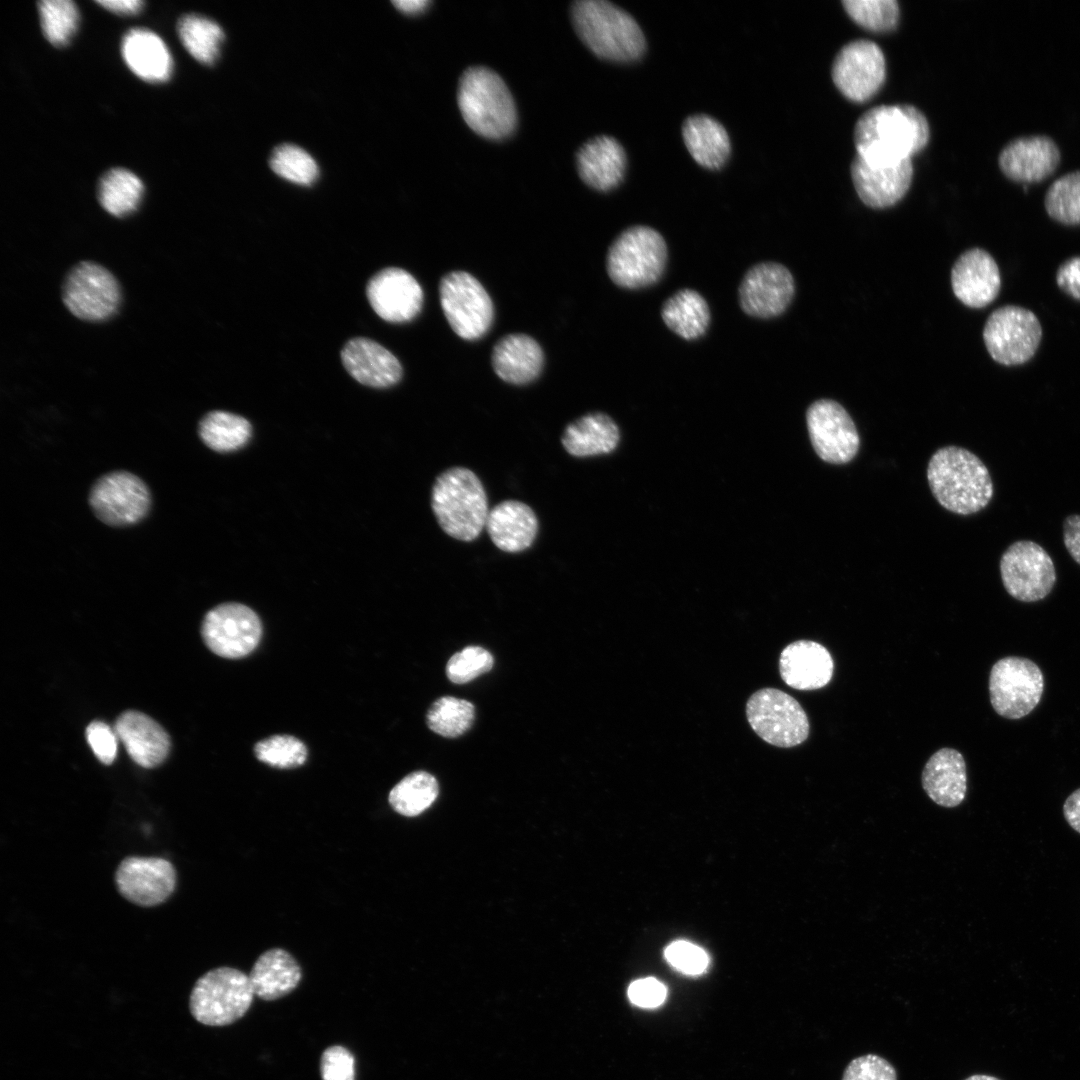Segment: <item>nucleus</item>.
<instances>
[{
    "label": "nucleus",
    "instance_id": "nucleus-1",
    "mask_svg": "<svg viewBox=\"0 0 1080 1080\" xmlns=\"http://www.w3.org/2000/svg\"><path fill=\"white\" fill-rule=\"evenodd\" d=\"M929 136L928 121L915 106H876L856 122V155L873 166L894 165L912 159L927 145Z\"/></svg>",
    "mask_w": 1080,
    "mask_h": 1080
},
{
    "label": "nucleus",
    "instance_id": "nucleus-2",
    "mask_svg": "<svg viewBox=\"0 0 1080 1080\" xmlns=\"http://www.w3.org/2000/svg\"><path fill=\"white\" fill-rule=\"evenodd\" d=\"M927 479L939 504L960 515L981 511L989 504L994 493L986 465L978 456L962 447L938 449L929 460Z\"/></svg>",
    "mask_w": 1080,
    "mask_h": 1080
},
{
    "label": "nucleus",
    "instance_id": "nucleus-3",
    "mask_svg": "<svg viewBox=\"0 0 1080 1080\" xmlns=\"http://www.w3.org/2000/svg\"><path fill=\"white\" fill-rule=\"evenodd\" d=\"M431 508L440 528L464 542L475 540L486 525L488 500L481 480L470 469L454 466L441 472L431 490Z\"/></svg>",
    "mask_w": 1080,
    "mask_h": 1080
},
{
    "label": "nucleus",
    "instance_id": "nucleus-4",
    "mask_svg": "<svg viewBox=\"0 0 1080 1080\" xmlns=\"http://www.w3.org/2000/svg\"><path fill=\"white\" fill-rule=\"evenodd\" d=\"M572 20L580 39L600 58L631 62L645 51V37L636 20L611 2L577 1L572 7Z\"/></svg>",
    "mask_w": 1080,
    "mask_h": 1080
},
{
    "label": "nucleus",
    "instance_id": "nucleus-5",
    "mask_svg": "<svg viewBox=\"0 0 1080 1080\" xmlns=\"http://www.w3.org/2000/svg\"><path fill=\"white\" fill-rule=\"evenodd\" d=\"M458 106L466 124L488 139H502L517 122L513 97L502 78L485 67H471L460 78Z\"/></svg>",
    "mask_w": 1080,
    "mask_h": 1080
},
{
    "label": "nucleus",
    "instance_id": "nucleus-6",
    "mask_svg": "<svg viewBox=\"0 0 1080 1080\" xmlns=\"http://www.w3.org/2000/svg\"><path fill=\"white\" fill-rule=\"evenodd\" d=\"M667 259L663 236L649 226L635 225L622 231L610 245L607 274L621 288H645L661 279Z\"/></svg>",
    "mask_w": 1080,
    "mask_h": 1080
},
{
    "label": "nucleus",
    "instance_id": "nucleus-7",
    "mask_svg": "<svg viewBox=\"0 0 1080 1080\" xmlns=\"http://www.w3.org/2000/svg\"><path fill=\"white\" fill-rule=\"evenodd\" d=\"M254 991L249 976L227 966L214 968L195 982L189 1008L193 1018L207 1026H225L249 1009Z\"/></svg>",
    "mask_w": 1080,
    "mask_h": 1080
},
{
    "label": "nucleus",
    "instance_id": "nucleus-8",
    "mask_svg": "<svg viewBox=\"0 0 1080 1080\" xmlns=\"http://www.w3.org/2000/svg\"><path fill=\"white\" fill-rule=\"evenodd\" d=\"M1042 339V326L1034 312L1018 305L995 309L983 328V341L991 358L1004 366L1030 361Z\"/></svg>",
    "mask_w": 1080,
    "mask_h": 1080
},
{
    "label": "nucleus",
    "instance_id": "nucleus-9",
    "mask_svg": "<svg viewBox=\"0 0 1080 1080\" xmlns=\"http://www.w3.org/2000/svg\"><path fill=\"white\" fill-rule=\"evenodd\" d=\"M439 298L444 316L462 339L483 337L494 318L493 302L483 285L465 271H452L439 283Z\"/></svg>",
    "mask_w": 1080,
    "mask_h": 1080
},
{
    "label": "nucleus",
    "instance_id": "nucleus-10",
    "mask_svg": "<svg viewBox=\"0 0 1080 1080\" xmlns=\"http://www.w3.org/2000/svg\"><path fill=\"white\" fill-rule=\"evenodd\" d=\"M746 716L754 732L777 747L797 746L809 735L808 717L800 703L776 688H763L752 694L746 704Z\"/></svg>",
    "mask_w": 1080,
    "mask_h": 1080
},
{
    "label": "nucleus",
    "instance_id": "nucleus-11",
    "mask_svg": "<svg viewBox=\"0 0 1080 1080\" xmlns=\"http://www.w3.org/2000/svg\"><path fill=\"white\" fill-rule=\"evenodd\" d=\"M1044 676L1032 660L1007 656L992 666L989 675L990 702L995 712L1007 719L1027 716L1039 704Z\"/></svg>",
    "mask_w": 1080,
    "mask_h": 1080
},
{
    "label": "nucleus",
    "instance_id": "nucleus-12",
    "mask_svg": "<svg viewBox=\"0 0 1080 1080\" xmlns=\"http://www.w3.org/2000/svg\"><path fill=\"white\" fill-rule=\"evenodd\" d=\"M999 567L1005 590L1021 602L1044 599L1056 584L1052 558L1041 545L1031 540H1019L1008 546Z\"/></svg>",
    "mask_w": 1080,
    "mask_h": 1080
},
{
    "label": "nucleus",
    "instance_id": "nucleus-13",
    "mask_svg": "<svg viewBox=\"0 0 1080 1080\" xmlns=\"http://www.w3.org/2000/svg\"><path fill=\"white\" fill-rule=\"evenodd\" d=\"M89 504L95 516L109 526H129L149 512L151 494L135 474L112 471L99 477L89 492Z\"/></svg>",
    "mask_w": 1080,
    "mask_h": 1080
},
{
    "label": "nucleus",
    "instance_id": "nucleus-14",
    "mask_svg": "<svg viewBox=\"0 0 1080 1080\" xmlns=\"http://www.w3.org/2000/svg\"><path fill=\"white\" fill-rule=\"evenodd\" d=\"M120 298V287L113 274L89 261L76 264L66 275L62 288L66 308L87 321L110 318L117 311Z\"/></svg>",
    "mask_w": 1080,
    "mask_h": 1080
},
{
    "label": "nucleus",
    "instance_id": "nucleus-15",
    "mask_svg": "<svg viewBox=\"0 0 1080 1080\" xmlns=\"http://www.w3.org/2000/svg\"><path fill=\"white\" fill-rule=\"evenodd\" d=\"M201 635L206 646L216 655L238 659L257 647L262 636V624L251 608L226 602L205 615Z\"/></svg>",
    "mask_w": 1080,
    "mask_h": 1080
},
{
    "label": "nucleus",
    "instance_id": "nucleus-16",
    "mask_svg": "<svg viewBox=\"0 0 1080 1080\" xmlns=\"http://www.w3.org/2000/svg\"><path fill=\"white\" fill-rule=\"evenodd\" d=\"M810 441L820 459L830 464H846L860 446L857 428L845 408L831 399L813 402L806 412Z\"/></svg>",
    "mask_w": 1080,
    "mask_h": 1080
},
{
    "label": "nucleus",
    "instance_id": "nucleus-17",
    "mask_svg": "<svg viewBox=\"0 0 1080 1080\" xmlns=\"http://www.w3.org/2000/svg\"><path fill=\"white\" fill-rule=\"evenodd\" d=\"M831 75L835 86L846 98L854 102L867 101L885 81L884 54L872 41H851L835 56Z\"/></svg>",
    "mask_w": 1080,
    "mask_h": 1080
},
{
    "label": "nucleus",
    "instance_id": "nucleus-18",
    "mask_svg": "<svg viewBox=\"0 0 1080 1080\" xmlns=\"http://www.w3.org/2000/svg\"><path fill=\"white\" fill-rule=\"evenodd\" d=\"M114 881L123 898L149 908L163 904L174 893L177 872L161 857L127 856L118 864Z\"/></svg>",
    "mask_w": 1080,
    "mask_h": 1080
},
{
    "label": "nucleus",
    "instance_id": "nucleus-19",
    "mask_svg": "<svg viewBox=\"0 0 1080 1080\" xmlns=\"http://www.w3.org/2000/svg\"><path fill=\"white\" fill-rule=\"evenodd\" d=\"M795 294L790 270L776 262H761L749 268L738 288L741 309L755 318H773L782 314Z\"/></svg>",
    "mask_w": 1080,
    "mask_h": 1080
},
{
    "label": "nucleus",
    "instance_id": "nucleus-20",
    "mask_svg": "<svg viewBox=\"0 0 1080 1080\" xmlns=\"http://www.w3.org/2000/svg\"><path fill=\"white\" fill-rule=\"evenodd\" d=\"M368 301L383 320L404 323L414 319L423 306V291L406 270L389 267L377 272L366 288Z\"/></svg>",
    "mask_w": 1080,
    "mask_h": 1080
},
{
    "label": "nucleus",
    "instance_id": "nucleus-21",
    "mask_svg": "<svg viewBox=\"0 0 1080 1080\" xmlns=\"http://www.w3.org/2000/svg\"><path fill=\"white\" fill-rule=\"evenodd\" d=\"M952 290L964 305L983 308L992 303L1001 289V274L992 255L981 248L963 252L951 270Z\"/></svg>",
    "mask_w": 1080,
    "mask_h": 1080
},
{
    "label": "nucleus",
    "instance_id": "nucleus-22",
    "mask_svg": "<svg viewBox=\"0 0 1080 1080\" xmlns=\"http://www.w3.org/2000/svg\"><path fill=\"white\" fill-rule=\"evenodd\" d=\"M850 172L861 201L868 207L883 209L905 196L912 182L913 164L912 159H907L890 166H873L856 155Z\"/></svg>",
    "mask_w": 1080,
    "mask_h": 1080
},
{
    "label": "nucleus",
    "instance_id": "nucleus-23",
    "mask_svg": "<svg viewBox=\"0 0 1080 1080\" xmlns=\"http://www.w3.org/2000/svg\"><path fill=\"white\" fill-rule=\"evenodd\" d=\"M1060 157V150L1051 137L1030 135L1009 141L1000 151L998 163L1009 179L1029 183L1051 175Z\"/></svg>",
    "mask_w": 1080,
    "mask_h": 1080
},
{
    "label": "nucleus",
    "instance_id": "nucleus-24",
    "mask_svg": "<svg viewBox=\"0 0 1080 1080\" xmlns=\"http://www.w3.org/2000/svg\"><path fill=\"white\" fill-rule=\"evenodd\" d=\"M113 729L129 756L141 767H157L169 754L168 733L144 713L134 710L123 712L115 721Z\"/></svg>",
    "mask_w": 1080,
    "mask_h": 1080
},
{
    "label": "nucleus",
    "instance_id": "nucleus-25",
    "mask_svg": "<svg viewBox=\"0 0 1080 1080\" xmlns=\"http://www.w3.org/2000/svg\"><path fill=\"white\" fill-rule=\"evenodd\" d=\"M341 360L347 372L366 386L386 388L402 377L399 360L385 347L365 337L350 339L341 351Z\"/></svg>",
    "mask_w": 1080,
    "mask_h": 1080
},
{
    "label": "nucleus",
    "instance_id": "nucleus-26",
    "mask_svg": "<svg viewBox=\"0 0 1080 1080\" xmlns=\"http://www.w3.org/2000/svg\"><path fill=\"white\" fill-rule=\"evenodd\" d=\"M833 670L830 652L814 641L792 642L780 654L781 678L797 690H815L826 686L833 676Z\"/></svg>",
    "mask_w": 1080,
    "mask_h": 1080
},
{
    "label": "nucleus",
    "instance_id": "nucleus-27",
    "mask_svg": "<svg viewBox=\"0 0 1080 1080\" xmlns=\"http://www.w3.org/2000/svg\"><path fill=\"white\" fill-rule=\"evenodd\" d=\"M538 519L533 509L518 500H504L488 513L485 528L500 550L518 553L528 549L538 533Z\"/></svg>",
    "mask_w": 1080,
    "mask_h": 1080
},
{
    "label": "nucleus",
    "instance_id": "nucleus-28",
    "mask_svg": "<svg viewBox=\"0 0 1080 1080\" xmlns=\"http://www.w3.org/2000/svg\"><path fill=\"white\" fill-rule=\"evenodd\" d=\"M577 169L581 179L599 191H610L622 182L626 170V153L611 136L588 140L577 153Z\"/></svg>",
    "mask_w": 1080,
    "mask_h": 1080
},
{
    "label": "nucleus",
    "instance_id": "nucleus-29",
    "mask_svg": "<svg viewBox=\"0 0 1080 1080\" xmlns=\"http://www.w3.org/2000/svg\"><path fill=\"white\" fill-rule=\"evenodd\" d=\"M929 798L944 808L959 806L967 792V772L963 755L952 748L936 751L926 762L921 776Z\"/></svg>",
    "mask_w": 1080,
    "mask_h": 1080
},
{
    "label": "nucleus",
    "instance_id": "nucleus-30",
    "mask_svg": "<svg viewBox=\"0 0 1080 1080\" xmlns=\"http://www.w3.org/2000/svg\"><path fill=\"white\" fill-rule=\"evenodd\" d=\"M491 363L500 379L514 385H524L539 376L544 354L538 342L531 336L512 333L495 343Z\"/></svg>",
    "mask_w": 1080,
    "mask_h": 1080
},
{
    "label": "nucleus",
    "instance_id": "nucleus-31",
    "mask_svg": "<svg viewBox=\"0 0 1080 1080\" xmlns=\"http://www.w3.org/2000/svg\"><path fill=\"white\" fill-rule=\"evenodd\" d=\"M121 52L129 69L142 80L159 83L167 81L172 74L170 52L163 40L150 30L134 28L128 31L123 37Z\"/></svg>",
    "mask_w": 1080,
    "mask_h": 1080
},
{
    "label": "nucleus",
    "instance_id": "nucleus-32",
    "mask_svg": "<svg viewBox=\"0 0 1080 1080\" xmlns=\"http://www.w3.org/2000/svg\"><path fill=\"white\" fill-rule=\"evenodd\" d=\"M619 439V428L609 415L590 412L565 427L561 443L570 455L588 457L612 452Z\"/></svg>",
    "mask_w": 1080,
    "mask_h": 1080
},
{
    "label": "nucleus",
    "instance_id": "nucleus-33",
    "mask_svg": "<svg viewBox=\"0 0 1080 1080\" xmlns=\"http://www.w3.org/2000/svg\"><path fill=\"white\" fill-rule=\"evenodd\" d=\"M254 994L263 1000H276L292 992L301 980V968L286 950L271 948L255 961L249 973Z\"/></svg>",
    "mask_w": 1080,
    "mask_h": 1080
},
{
    "label": "nucleus",
    "instance_id": "nucleus-34",
    "mask_svg": "<svg viewBox=\"0 0 1080 1080\" xmlns=\"http://www.w3.org/2000/svg\"><path fill=\"white\" fill-rule=\"evenodd\" d=\"M684 143L693 159L708 169L724 165L730 154V139L723 125L714 118L692 115L682 125Z\"/></svg>",
    "mask_w": 1080,
    "mask_h": 1080
},
{
    "label": "nucleus",
    "instance_id": "nucleus-35",
    "mask_svg": "<svg viewBox=\"0 0 1080 1080\" xmlns=\"http://www.w3.org/2000/svg\"><path fill=\"white\" fill-rule=\"evenodd\" d=\"M661 317L671 331L685 340L704 335L711 319L707 301L689 288L677 291L663 303Z\"/></svg>",
    "mask_w": 1080,
    "mask_h": 1080
},
{
    "label": "nucleus",
    "instance_id": "nucleus-36",
    "mask_svg": "<svg viewBox=\"0 0 1080 1080\" xmlns=\"http://www.w3.org/2000/svg\"><path fill=\"white\" fill-rule=\"evenodd\" d=\"M251 432L252 428L247 419L221 410L207 413L198 427L203 443L220 453L232 452L245 446Z\"/></svg>",
    "mask_w": 1080,
    "mask_h": 1080
},
{
    "label": "nucleus",
    "instance_id": "nucleus-37",
    "mask_svg": "<svg viewBox=\"0 0 1080 1080\" xmlns=\"http://www.w3.org/2000/svg\"><path fill=\"white\" fill-rule=\"evenodd\" d=\"M144 187L132 172L116 168L108 171L100 180L98 198L101 206L116 217L126 216L138 207Z\"/></svg>",
    "mask_w": 1080,
    "mask_h": 1080
},
{
    "label": "nucleus",
    "instance_id": "nucleus-38",
    "mask_svg": "<svg viewBox=\"0 0 1080 1080\" xmlns=\"http://www.w3.org/2000/svg\"><path fill=\"white\" fill-rule=\"evenodd\" d=\"M177 30L182 44L197 61L206 65L215 62L224 40L223 30L216 22L188 14L180 18Z\"/></svg>",
    "mask_w": 1080,
    "mask_h": 1080
},
{
    "label": "nucleus",
    "instance_id": "nucleus-39",
    "mask_svg": "<svg viewBox=\"0 0 1080 1080\" xmlns=\"http://www.w3.org/2000/svg\"><path fill=\"white\" fill-rule=\"evenodd\" d=\"M439 786L436 778L425 771H415L405 776L389 793L390 806L404 816H417L437 798Z\"/></svg>",
    "mask_w": 1080,
    "mask_h": 1080
},
{
    "label": "nucleus",
    "instance_id": "nucleus-40",
    "mask_svg": "<svg viewBox=\"0 0 1080 1080\" xmlns=\"http://www.w3.org/2000/svg\"><path fill=\"white\" fill-rule=\"evenodd\" d=\"M474 717L475 708L471 702L444 696L430 706L426 722L433 732L443 737L455 738L471 727Z\"/></svg>",
    "mask_w": 1080,
    "mask_h": 1080
},
{
    "label": "nucleus",
    "instance_id": "nucleus-41",
    "mask_svg": "<svg viewBox=\"0 0 1080 1080\" xmlns=\"http://www.w3.org/2000/svg\"><path fill=\"white\" fill-rule=\"evenodd\" d=\"M1044 206L1053 220L1064 225H1080V170L1057 178L1046 191Z\"/></svg>",
    "mask_w": 1080,
    "mask_h": 1080
},
{
    "label": "nucleus",
    "instance_id": "nucleus-42",
    "mask_svg": "<svg viewBox=\"0 0 1080 1080\" xmlns=\"http://www.w3.org/2000/svg\"><path fill=\"white\" fill-rule=\"evenodd\" d=\"M40 21L46 39L54 46H65L76 32L79 12L70 0H44L38 3Z\"/></svg>",
    "mask_w": 1080,
    "mask_h": 1080
},
{
    "label": "nucleus",
    "instance_id": "nucleus-43",
    "mask_svg": "<svg viewBox=\"0 0 1080 1080\" xmlns=\"http://www.w3.org/2000/svg\"><path fill=\"white\" fill-rule=\"evenodd\" d=\"M843 8L860 26L875 32L893 30L899 20V5L895 0H843Z\"/></svg>",
    "mask_w": 1080,
    "mask_h": 1080
},
{
    "label": "nucleus",
    "instance_id": "nucleus-44",
    "mask_svg": "<svg viewBox=\"0 0 1080 1080\" xmlns=\"http://www.w3.org/2000/svg\"><path fill=\"white\" fill-rule=\"evenodd\" d=\"M274 173L299 185L309 186L318 178L315 160L303 149L284 144L278 146L270 158Z\"/></svg>",
    "mask_w": 1080,
    "mask_h": 1080
},
{
    "label": "nucleus",
    "instance_id": "nucleus-45",
    "mask_svg": "<svg viewBox=\"0 0 1080 1080\" xmlns=\"http://www.w3.org/2000/svg\"><path fill=\"white\" fill-rule=\"evenodd\" d=\"M254 754L259 761L267 765L289 769L305 763L307 748L294 736L274 735L257 742L254 746Z\"/></svg>",
    "mask_w": 1080,
    "mask_h": 1080
},
{
    "label": "nucleus",
    "instance_id": "nucleus-46",
    "mask_svg": "<svg viewBox=\"0 0 1080 1080\" xmlns=\"http://www.w3.org/2000/svg\"><path fill=\"white\" fill-rule=\"evenodd\" d=\"M492 654L480 646H468L448 660L446 675L456 684L472 681L493 667Z\"/></svg>",
    "mask_w": 1080,
    "mask_h": 1080
},
{
    "label": "nucleus",
    "instance_id": "nucleus-47",
    "mask_svg": "<svg viewBox=\"0 0 1080 1080\" xmlns=\"http://www.w3.org/2000/svg\"><path fill=\"white\" fill-rule=\"evenodd\" d=\"M668 963L687 975H700L709 965L707 953L699 946L688 941H675L664 952Z\"/></svg>",
    "mask_w": 1080,
    "mask_h": 1080
},
{
    "label": "nucleus",
    "instance_id": "nucleus-48",
    "mask_svg": "<svg viewBox=\"0 0 1080 1080\" xmlns=\"http://www.w3.org/2000/svg\"><path fill=\"white\" fill-rule=\"evenodd\" d=\"M841 1080H897V1072L885 1058L866 1054L848 1063Z\"/></svg>",
    "mask_w": 1080,
    "mask_h": 1080
},
{
    "label": "nucleus",
    "instance_id": "nucleus-49",
    "mask_svg": "<svg viewBox=\"0 0 1080 1080\" xmlns=\"http://www.w3.org/2000/svg\"><path fill=\"white\" fill-rule=\"evenodd\" d=\"M322 1080H355V1059L345 1047L326 1048L320 1059Z\"/></svg>",
    "mask_w": 1080,
    "mask_h": 1080
},
{
    "label": "nucleus",
    "instance_id": "nucleus-50",
    "mask_svg": "<svg viewBox=\"0 0 1080 1080\" xmlns=\"http://www.w3.org/2000/svg\"><path fill=\"white\" fill-rule=\"evenodd\" d=\"M86 739L100 762L110 765L117 755V735L102 721H93L86 728Z\"/></svg>",
    "mask_w": 1080,
    "mask_h": 1080
},
{
    "label": "nucleus",
    "instance_id": "nucleus-51",
    "mask_svg": "<svg viewBox=\"0 0 1080 1080\" xmlns=\"http://www.w3.org/2000/svg\"><path fill=\"white\" fill-rule=\"evenodd\" d=\"M666 994L665 985L652 977L636 980L628 988L630 1001L642 1008L660 1006L664 1002Z\"/></svg>",
    "mask_w": 1080,
    "mask_h": 1080
},
{
    "label": "nucleus",
    "instance_id": "nucleus-52",
    "mask_svg": "<svg viewBox=\"0 0 1080 1080\" xmlns=\"http://www.w3.org/2000/svg\"><path fill=\"white\" fill-rule=\"evenodd\" d=\"M1056 283L1066 295L1080 301V256L1071 257L1058 267Z\"/></svg>",
    "mask_w": 1080,
    "mask_h": 1080
},
{
    "label": "nucleus",
    "instance_id": "nucleus-53",
    "mask_svg": "<svg viewBox=\"0 0 1080 1080\" xmlns=\"http://www.w3.org/2000/svg\"><path fill=\"white\" fill-rule=\"evenodd\" d=\"M1063 541L1072 559L1080 565V515L1071 514L1063 521Z\"/></svg>",
    "mask_w": 1080,
    "mask_h": 1080
},
{
    "label": "nucleus",
    "instance_id": "nucleus-54",
    "mask_svg": "<svg viewBox=\"0 0 1080 1080\" xmlns=\"http://www.w3.org/2000/svg\"><path fill=\"white\" fill-rule=\"evenodd\" d=\"M1063 813L1067 823L1080 833V788L1067 797L1063 805Z\"/></svg>",
    "mask_w": 1080,
    "mask_h": 1080
},
{
    "label": "nucleus",
    "instance_id": "nucleus-55",
    "mask_svg": "<svg viewBox=\"0 0 1080 1080\" xmlns=\"http://www.w3.org/2000/svg\"><path fill=\"white\" fill-rule=\"evenodd\" d=\"M105 9L120 15H134L140 12L144 2L140 0L97 1Z\"/></svg>",
    "mask_w": 1080,
    "mask_h": 1080
},
{
    "label": "nucleus",
    "instance_id": "nucleus-56",
    "mask_svg": "<svg viewBox=\"0 0 1080 1080\" xmlns=\"http://www.w3.org/2000/svg\"><path fill=\"white\" fill-rule=\"evenodd\" d=\"M392 3L401 12L411 15L423 12L431 4L428 0H397Z\"/></svg>",
    "mask_w": 1080,
    "mask_h": 1080
},
{
    "label": "nucleus",
    "instance_id": "nucleus-57",
    "mask_svg": "<svg viewBox=\"0 0 1080 1080\" xmlns=\"http://www.w3.org/2000/svg\"><path fill=\"white\" fill-rule=\"evenodd\" d=\"M965 1080H1000V1079L997 1078V1077H994V1076H990V1075L975 1074V1075H972V1076L966 1078Z\"/></svg>",
    "mask_w": 1080,
    "mask_h": 1080
}]
</instances>
